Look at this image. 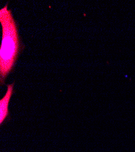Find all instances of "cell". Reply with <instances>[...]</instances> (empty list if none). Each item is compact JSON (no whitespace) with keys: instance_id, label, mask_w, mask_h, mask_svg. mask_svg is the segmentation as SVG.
I'll list each match as a JSON object with an SVG mask.
<instances>
[{"instance_id":"cell-1","label":"cell","mask_w":135,"mask_h":152,"mask_svg":"<svg viewBox=\"0 0 135 152\" xmlns=\"http://www.w3.org/2000/svg\"><path fill=\"white\" fill-rule=\"evenodd\" d=\"M2 40L0 48V83L3 85L7 75L13 71L21 50L24 48L19 34L18 26L8 9V3L0 9Z\"/></svg>"},{"instance_id":"cell-2","label":"cell","mask_w":135,"mask_h":152,"mask_svg":"<svg viewBox=\"0 0 135 152\" xmlns=\"http://www.w3.org/2000/svg\"><path fill=\"white\" fill-rule=\"evenodd\" d=\"M15 82L7 85V92L4 96L0 99V125H2L6 119L10 118L9 104L12 96L14 93Z\"/></svg>"}]
</instances>
